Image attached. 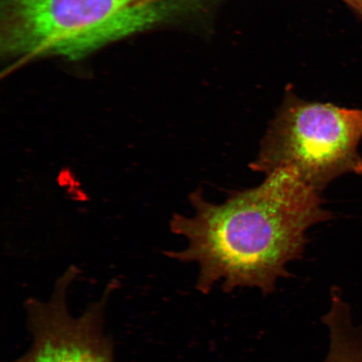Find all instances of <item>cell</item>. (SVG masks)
<instances>
[{"instance_id": "7a4b0ae2", "label": "cell", "mask_w": 362, "mask_h": 362, "mask_svg": "<svg viewBox=\"0 0 362 362\" xmlns=\"http://www.w3.org/2000/svg\"><path fill=\"white\" fill-rule=\"evenodd\" d=\"M170 0H2L1 54L15 65L81 58L155 26Z\"/></svg>"}, {"instance_id": "5b68a950", "label": "cell", "mask_w": 362, "mask_h": 362, "mask_svg": "<svg viewBox=\"0 0 362 362\" xmlns=\"http://www.w3.org/2000/svg\"><path fill=\"white\" fill-rule=\"evenodd\" d=\"M334 362H362V353H356V354L347 355Z\"/></svg>"}, {"instance_id": "277c9868", "label": "cell", "mask_w": 362, "mask_h": 362, "mask_svg": "<svg viewBox=\"0 0 362 362\" xmlns=\"http://www.w3.org/2000/svg\"><path fill=\"white\" fill-rule=\"evenodd\" d=\"M75 277V270L68 271L49 300L27 301L33 341L24 355L10 362H115L112 342L104 329L110 291L83 314L74 315L67 298Z\"/></svg>"}, {"instance_id": "3957f363", "label": "cell", "mask_w": 362, "mask_h": 362, "mask_svg": "<svg viewBox=\"0 0 362 362\" xmlns=\"http://www.w3.org/2000/svg\"><path fill=\"white\" fill-rule=\"evenodd\" d=\"M361 108L288 98L262 139L250 164L257 173L291 170L320 194L339 176L362 175Z\"/></svg>"}, {"instance_id": "6da1fadb", "label": "cell", "mask_w": 362, "mask_h": 362, "mask_svg": "<svg viewBox=\"0 0 362 362\" xmlns=\"http://www.w3.org/2000/svg\"><path fill=\"white\" fill-rule=\"evenodd\" d=\"M189 200L194 215L176 214L170 223L188 246L167 255L197 262V289L205 294L220 281L226 293L250 288L273 293L280 279L291 277L289 262L304 255L308 230L332 218L321 194L288 169L266 175L257 187L233 192L221 204L207 202L202 189Z\"/></svg>"}, {"instance_id": "8992f818", "label": "cell", "mask_w": 362, "mask_h": 362, "mask_svg": "<svg viewBox=\"0 0 362 362\" xmlns=\"http://www.w3.org/2000/svg\"><path fill=\"white\" fill-rule=\"evenodd\" d=\"M351 6H354L362 11V0H351Z\"/></svg>"}, {"instance_id": "52a82bcc", "label": "cell", "mask_w": 362, "mask_h": 362, "mask_svg": "<svg viewBox=\"0 0 362 362\" xmlns=\"http://www.w3.org/2000/svg\"><path fill=\"white\" fill-rule=\"evenodd\" d=\"M345 1H346L348 4H351V0H345Z\"/></svg>"}]
</instances>
